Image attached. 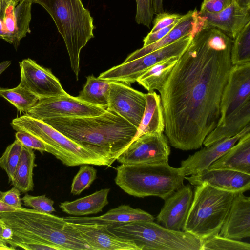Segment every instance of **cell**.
<instances>
[{"label":"cell","mask_w":250,"mask_h":250,"mask_svg":"<svg viewBox=\"0 0 250 250\" xmlns=\"http://www.w3.org/2000/svg\"><path fill=\"white\" fill-rule=\"evenodd\" d=\"M2 193H3V192L0 189V200L1 199V198L2 197Z\"/></svg>","instance_id":"52"},{"label":"cell","mask_w":250,"mask_h":250,"mask_svg":"<svg viewBox=\"0 0 250 250\" xmlns=\"http://www.w3.org/2000/svg\"><path fill=\"white\" fill-rule=\"evenodd\" d=\"M11 125L16 131L27 132L44 142L47 152L68 167L82 165L110 167L116 160L111 156L79 144L42 120L26 114L14 118Z\"/></svg>","instance_id":"7"},{"label":"cell","mask_w":250,"mask_h":250,"mask_svg":"<svg viewBox=\"0 0 250 250\" xmlns=\"http://www.w3.org/2000/svg\"><path fill=\"white\" fill-rule=\"evenodd\" d=\"M21 200L24 206L37 211L47 213L56 211L53 207L54 201L45 195L35 196L26 193Z\"/></svg>","instance_id":"35"},{"label":"cell","mask_w":250,"mask_h":250,"mask_svg":"<svg viewBox=\"0 0 250 250\" xmlns=\"http://www.w3.org/2000/svg\"><path fill=\"white\" fill-rule=\"evenodd\" d=\"M195 187L192 203L182 230L203 241L219 234L235 193L207 184Z\"/></svg>","instance_id":"8"},{"label":"cell","mask_w":250,"mask_h":250,"mask_svg":"<svg viewBox=\"0 0 250 250\" xmlns=\"http://www.w3.org/2000/svg\"><path fill=\"white\" fill-rule=\"evenodd\" d=\"M35 158L33 149L23 146L11 182L13 187L22 193L33 190V175Z\"/></svg>","instance_id":"26"},{"label":"cell","mask_w":250,"mask_h":250,"mask_svg":"<svg viewBox=\"0 0 250 250\" xmlns=\"http://www.w3.org/2000/svg\"><path fill=\"white\" fill-rule=\"evenodd\" d=\"M170 153L163 132L146 133L133 140L116 160L125 165L167 163Z\"/></svg>","instance_id":"12"},{"label":"cell","mask_w":250,"mask_h":250,"mask_svg":"<svg viewBox=\"0 0 250 250\" xmlns=\"http://www.w3.org/2000/svg\"><path fill=\"white\" fill-rule=\"evenodd\" d=\"M97 178V170L90 165H82L74 176L70 192L73 195H80L88 188Z\"/></svg>","instance_id":"33"},{"label":"cell","mask_w":250,"mask_h":250,"mask_svg":"<svg viewBox=\"0 0 250 250\" xmlns=\"http://www.w3.org/2000/svg\"><path fill=\"white\" fill-rule=\"evenodd\" d=\"M0 218L14 234L47 242L61 250H92L63 217L23 208L1 212Z\"/></svg>","instance_id":"3"},{"label":"cell","mask_w":250,"mask_h":250,"mask_svg":"<svg viewBox=\"0 0 250 250\" xmlns=\"http://www.w3.org/2000/svg\"><path fill=\"white\" fill-rule=\"evenodd\" d=\"M110 190V188L102 189L72 201L62 202L59 207L63 212L76 216L98 213L102 212L108 204Z\"/></svg>","instance_id":"25"},{"label":"cell","mask_w":250,"mask_h":250,"mask_svg":"<svg viewBox=\"0 0 250 250\" xmlns=\"http://www.w3.org/2000/svg\"><path fill=\"white\" fill-rule=\"evenodd\" d=\"M193 197L190 185H184L164 200V205L156 217L157 221L168 229L182 230Z\"/></svg>","instance_id":"16"},{"label":"cell","mask_w":250,"mask_h":250,"mask_svg":"<svg viewBox=\"0 0 250 250\" xmlns=\"http://www.w3.org/2000/svg\"><path fill=\"white\" fill-rule=\"evenodd\" d=\"M116 184L136 197H158L165 200L184 185L185 176L168 162L121 164L116 168Z\"/></svg>","instance_id":"5"},{"label":"cell","mask_w":250,"mask_h":250,"mask_svg":"<svg viewBox=\"0 0 250 250\" xmlns=\"http://www.w3.org/2000/svg\"><path fill=\"white\" fill-rule=\"evenodd\" d=\"M20 195L21 191L14 187L10 190L3 192L0 200L17 209L22 208V202Z\"/></svg>","instance_id":"39"},{"label":"cell","mask_w":250,"mask_h":250,"mask_svg":"<svg viewBox=\"0 0 250 250\" xmlns=\"http://www.w3.org/2000/svg\"><path fill=\"white\" fill-rule=\"evenodd\" d=\"M19 64L21 81L19 85L39 100L67 93L50 69L40 65L30 58L22 60Z\"/></svg>","instance_id":"13"},{"label":"cell","mask_w":250,"mask_h":250,"mask_svg":"<svg viewBox=\"0 0 250 250\" xmlns=\"http://www.w3.org/2000/svg\"><path fill=\"white\" fill-rule=\"evenodd\" d=\"M16 209H17L13 207H11L9 205L6 204L5 203L2 202L0 200V213H1V212H5V211L14 210Z\"/></svg>","instance_id":"46"},{"label":"cell","mask_w":250,"mask_h":250,"mask_svg":"<svg viewBox=\"0 0 250 250\" xmlns=\"http://www.w3.org/2000/svg\"><path fill=\"white\" fill-rule=\"evenodd\" d=\"M194 35H187L146 55L113 67L102 73L98 78L130 85L136 82L138 78L157 63L171 57H180L191 43Z\"/></svg>","instance_id":"10"},{"label":"cell","mask_w":250,"mask_h":250,"mask_svg":"<svg viewBox=\"0 0 250 250\" xmlns=\"http://www.w3.org/2000/svg\"><path fill=\"white\" fill-rule=\"evenodd\" d=\"M230 59L232 65L250 62V22L233 39Z\"/></svg>","instance_id":"30"},{"label":"cell","mask_w":250,"mask_h":250,"mask_svg":"<svg viewBox=\"0 0 250 250\" xmlns=\"http://www.w3.org/2000/svg\"><path fill=\"white\" fill-rule=\"evenodd\" d=\"M4 225H5V223L0 218V242L3 243H4V242L3 241V240L2 238L1 233H2V229H3V226H4Z\"/></svg>","instance_id":"50"},{"label":"cell","mask_w":250,"mask_h":250,"mask_svg":"<svg viewBox=\"0 0 250 250\" xmlns=\"http://www.w3.org/2000/svg\"><path fill=\"white\" fill-rule=\"evenodd\" d=\"M165 122L160 95L155 91L146 94V106L135 139L146 133H162Z\"/></svg>","instance_id":"24"},{"label":"cell","mask_w":250,"mask_h":250,"mask_svg":"<svg viewBox=\"0 0 250 250\" xmlns=\"http://www.w3.org/2000/svg\"><path fill=\"white\" fill-rule=\"evenodd\" d=\"M114 234L133 241L140 250H201L202 241L184 231L168 229L153 221L108 226Z\"/></svg>","instance_id":"9"},{"label":"cell","mask_w":250,"mask_h":250,"mask_svg":"<svg viewBox=\"0 0 250 250\" xmlns=\"http://www.w3.org/2000/svg\"><path fill=\"white\" fill-rule=\"evenodd\" d=\"M136 22L149 28L152 23L154 14L152 6V0H136Z\"/></svg>","instance_id":"36"},{"label":"cell","mask_w":250,"mask_h":250,"mask_svg":"<svg viewBox=\"0 0 250 250\" xmlns=\"http://www.w3.org/2000/svg\"><path fill=\"white\" fill-rule=\"evenodd\" d=\"M241 6L250 9V0H235Z\"/></svg>","instance_id":"48"},{"label":"cell","mask_w":250,"mask_h":250,"mask_svg":"<svg viewBox=\"0 0 250 250\" xmlns=\"http://www.w3.org/2000/svg\"><path fill=\"white\" fill-rule=\"evenodd\" d=\"M146 106V94L132 88L129 84L111 82L108 104L112 110L137 129Z\"/></svg>","instance_id":"14"},{"label":"cell","mask_w":250,"mask_h":250,"mask_svg":"<svg viewBox=\"0 0 250 250\" xmlns=\"http://www.w3.org/2000/svg\"><path fill=\"white\" fill-rule=\"evenodd\" d=\"M70 223L100 224L112 225L136 221H154V217L139 208H134L129 205H121L108 210L101 216L92 217L68 216L63 217Z\"/></svg>","instance_id":"22"},{"label":"cell","mask_w":250,"mask_h":250,"mask_svg":"<svg viewBox=\"0 0 250 250\" xmlns=\"http://www.w3.org/2000/svg\"><path fill=\"white\" fill-rule=\"evenodd\" d=\"M235 240L250 236V198L234 194L230 208L218 234Z\"/></svg>","instance_id":"20"},{"label":"cell","mask_w":250,"mask_h":250,"mask_svg":"<svg viewBox=\"0 0 250 250\" xmlns=\"http://www.w3.org/2000/svg\"><path fill=\"white\" fill-rule=\"evenodd\" d=\"M106 108L83 102L67 93L62 95L39 99L26 114L44 120L58 117H90L97 116Z\"/></svg>","instance_id":"11"},{"label":"cell","mask_w":250,"mask_h":250,"mask_svg":"<svg viewBox=\"0 0 250 250\" xmlns=\"http://www.w3.org/2000/svg\"><path fill=\"white\" fill-rule=\"evenodd\" d=\"M250 132V125L230 138L218 141L196 152L181 162L179 167L185 176L198 174L207 169L214 161L234 146L243 135Z\"/></svg>","instance_id":"19"},{"label":"cell","mask_w":250,"mask_h":250,"mask_svg":"<svg viewBox=\"0 0 250 250\" xmlns=\"http://www.w3.org/2000/svg\"><path fill=\"white\" fill-rule=\"evenodd\" d=\"M92 250H140L132 240L108 229L109 225L70 223Z\"/></svg>","instance_id":"15"},{"label":"cell","mask_w":250,"mask_h":250,"mask_svg":"<svg viewBox=\"0 0 250 250\" xmlns=\"http://www.w3.org/2000/svg\"><path fill=\"white\" fill-rule=\"evenodd\" d=\"M50 14L62 36L77 80L82 49L94 38L93 19L82 0H32Z\"/></svg>","instance_id":"6"},{"label":"cell","mask_w":250,"mask_h":250,"mask_svg":"<svg viewBox=\"0 0 250 250\" xmlns=\"http://www.w3.org/2000/svg\"><path fill=\"white\" fill-rule=\"evenodd\" d=\"M42 121L76 143L116 160L137 132L135 126L106 108L97 116L58 117Z\"/></svg>","instance_id":"2"},{"label":"cell","mask_w":250,"mask_h":250,"mask_svg":"<svg viewBox=\"0 0 250 250\" xmlns=\"http://www.w3.org/2000/svg\"><path fill=\"white\" fill-rule=\"evenodd\" d=\"M11 64V61L7 60L0 62V75Z\"/></svg>","instance_id":"47"},{"label":"cell","mask_w":250,"mask_h":250,"mask_svg":"<svg viewBox=\"0 0 250 250\" xmlns=\"http://www.w3.org/2000/svg\"><path fill=\"white\" fill-rule=\"evenodd\" d=\"M203 27V22L199 15V11L197 9L190 10L183 15L175 27L162 39L136 50L129 55L123 63L131 61L167 46L184 36L195 34Z\"/></svg>","instance_id":"21"},{"label":"cell","mask_w":250,"mask_h":250,"mask_svg":"<svg viewBox=\"0 0 250 250\" xmlns=\"http://www.w3.org/2000/svg\"><path fill=\"white\" fill-rule=\"evenodd\" d=\"M232 41L217 29L201 28L158 90L165 133L173 147L198 149L217 126L232 66Z\"/></svg>","instance_id":"1"},{"label":"cell","mask_w":250,"mask_h":250,"mask_svg":"<svg viewBox=\"0 0 250 250\" xmlns=\"http://www.w3.org/2000/svg\"><path fill=\"white\" fill-rule=\"evenodd\" d=\"M207 169H226L250 174V132L241 137Z\"/></svg>","instance_id":"23"},{"label":"cell","mask_w":250,"mask_h":250,"mask_svg":"<svg viewBox=\"0 0 250 250\" xmlns=\"http://www.w3.org/2000/svg\"><path fill=\"white\" fill-rule=\"evenodd\" d=\"M111 82L96 78L86 77V82L77 97L81 101L106 108L108 104Z\"/></svg>","instance_id":"27"},{"label":"cell","mask_w":250,"mask_h":250,"mask_svg":"<svg viewBox=\"0 0 250 250\" xmlns=\"http://www.w3.org/2000/svg\"><path fill=\"white\" fill-rule=\"evenodd\" d=\"M8 6L7 4H6L2 0H0V19L3 21V22Z\"/></svg>","instance_id":"45"},{"label":"cell","mask_w":250,"mask_h":250,"mask_svg":"<svg viewBox=\"0 0 250 250\" xmlns=\"http://www.w3.org/2000/svg\"><path fill=\"white\" fill-rule=\"evenodd\" d=\"M153 20V27L150 33L155 32L162 28L168 26L180 20L183 15L177 13H170L163 12L156 14Z\"/></svg>","instance_id":"38"},{"label":"cell","mask_w":250,"mask_h":250,"mask_svg":"<svg viewBox=\"0 0 250 250\" xmlns=\"http://www.w3.org/2000/svg\"><path fill=\"white\" fill-rule=\"evenodd\" d=\"M14 236V232L11 228L5 223L3 227L1 236L2 238L6 244L11 240Z\"/></svg>","instance_id":"42"},{"label":"cell","mask_w":250,"mask_h":250,"mask_svg":"<svg viewBox=\"0 0 250 250\" xmlns=\"http://www.w3.org/2000/svg\"><path fill=\"white\" fill-rule=\"evenodd\" d=\"M207 0H203V2L206 1H207Z\"/></svg>","instance_id":"53"},{"label":"cell","mask_w":250,"mask_h":250,"mask_svg":"<svg viewBox=\"0 0 250 250\" xmlns=\"http://www.w3.org/2000/svg\"><path fill=\"white\" fill-rule=\"evenodd\" d=\"M23 146L17 140L9 145L0 157V167L6 173L9 182L13 181Z\"/></svg>","instance_id":"32"},{"label":"cell","mask_w":250,"mask_h":250,"mask_svg":"<svg viewBox=\"0 0 250 250\" xmlns=\"http://www.w3.org/2000/svg\"><path fill=\"white\" fill-rule=\"evenodd\" d=\"M16 249L11 247L10 246H8L7 244L0 242V250H13Z\"/></svg>","instance_id":"49"},{"label":"cell","mask_w":250,"mask_h":250,"mask_svg":"<svg viewBox=\"0 0 250 250\" xmlns=\"http://www.w3.org/2000/svg\"><path fill=\"white\" fill-rule=\"evenodd\" d=\"M216 127L203 145L208 146L240 133L250 125V62L232 65L220 104Z\"/></svg>","instance_id":"4"},{"label":"cell","mask_w":250,"mask_h":250,"mask_svg":"<svg viewBox=\"0 0 250 250\" xmlns=\"http://www.w3.org/2000/svg\"><path fill=\"white\" fill-rule=\"evenodd\" d=\"M185 179L194 186L207 184L218 189L233 193L250 189V174L226 169H206Z\"/></svg>","instance_id":"18"},{"label":"cell","mask_w":250,"mask_h":250,"mask_svg":"<svg viewBox=\"0 0 250 250\" xmlns=\"http://www.w3.org/2000/svg\"><path fill=\"white\" fill-rule=\"evenodd\" d=\"M179 57H173L154 65L137 78L136 82L148 92L159 90Z\"/></svg>","instance_id":"28"},{"label":"cell","mask_w":250,"mask_h":250,"mask_svg":"<svg viewBox=\"0 0 250 250\" xmlns=\"http://www.w3.org/2000/svg\"><path fill=\"white\" fill-rule=\"evenodd\" d=\"M0 97L8 101L19 111L26 113L39 100L38 97L19 85L12 88L0 87Z\"/></svg>","instance_id":"29"},{"label":"cell","mask_w":250,"mask_h":250,"mask_svg":"<svg viewBox=\"0 0 250 250\" xmlns=\"http://www.w3.org/2000/svg\"><path fill=\"white\" fill-rule=\"evenodd\" d=\"M180 20L155 32H149L143 40V47L152 44L162 39L175 27Z\"/></svg>","instance_id":"41"},{"label":"cell","mask_w":250,"mask_h":250,"mask_svg":"<svg viewBox=\"0 0 250 250\" xmlns=\"http://www.w3.org/2000/svg\"><path fill=\"white\" fill-rule=\"evenodd\" d=\"M8 6L13 1V0H2Z\"/></svg>","instance_id":"51"},{"label":"cell","mask_w":250,"mask_h":250,"mask_svg":"<svg viewBox=\"0 0 250 250\" xmlns=\"http://www.w3.org/2000/svg\"><path fill=\"white\" fill-rule=\"evenodd\" d=\"M15 0V1H16V0Z\"/></svg>","instance_id":"54"},{"label":"cell","mask_w":250,"mask_h":250,"mask_svg":"<svg viewBox=\"0 0 250 250\" xmlns=\"http://www.w3.org/2000/svg\"><path fill=\"white\" fill-rule=\"evenodd\" d=\"M7 244L15 249L19 247L27 250H61L58 247L47 242L14 233L12 239Z\"/></svg>","instance_id":"34"},{"label":"cell","mask_w":250,"mask_h":250,"mask_svg":"<svg viewBox=\"0 0 250 250\" xmlns=\"http://www.w3.org/2000/svg\"><path fill=\"white\" fill-rule=\"evenodd\" d=\"M199 15L203 22V28L217 29L232 40L250 22V9L241 6L235 0L219 12L199 11Z\"/></svg>","instance_id":"17"},{"label":"cell","mask_w":250,"mask_h":250,"mask_svg":"<svg viewBox=\"0 0 250 250\" xmlns=\"http://www.w3.org/2000/svg\"><path fill=\"white\" fill-rule=\"evenodd\" d=\"M0 38L6 41L8 43L10 44H12V41L8 33L7 32L5 28L4 24L3 21H2L0 19Z\"/></svg>","instance_id":"43"},{"label":"cell","mask_w":250,"mask_h":250,"mask_svg":"<svg viewBox=\"0 0 250 250\" xmlns=\"http://www.w3.org/2000/svg\"><path fill=\"white\" fill-rule=\"evenodd\" d=\"M163 0H152V6L153 12L158 14L164 12Z\"/></svg>","instance_id":"44"},{"label":"cell","mask_w":250,"mask_h":250,"mask_svg":"<svg viewBox=\"0 0 250 250\" xmlns=\"http://www.w3.org/2000/svg\"><path fill=\"white\" fill-rule=\"evenodd\" d=\"M16 140L23 146L38 150L41 152H47L45 144L35 136L23 130H18L15 133Z\"/></svg>","instance_id":"37"},{"label":"cell","mask_w":250,"mask_h":250,"mask_svg":"<svg viewBox=\"0 0 250 250\" xmlns=\"http://www.w3.org/2000/svg\"><path fill=\"white\" fill-rule=\"evenodd\" d=\"M250 250V244L217 234L202 241L201 250Z\"/></svg>","instance_id":"31"},{"label":"cell","mask_w":250,"mask_h":250,"mask_svg":"<svg viewBox=\"0 0 250 250\" xmlns=\"http://www.w3.org/2000/svg\"><path fill=\"white\" fill-rule=\"evenodd\" d=\"M235 0H208L202 2L200 11L218 13L230 5Z\"/></svg>","instance_id":"40"}]
</instances>
